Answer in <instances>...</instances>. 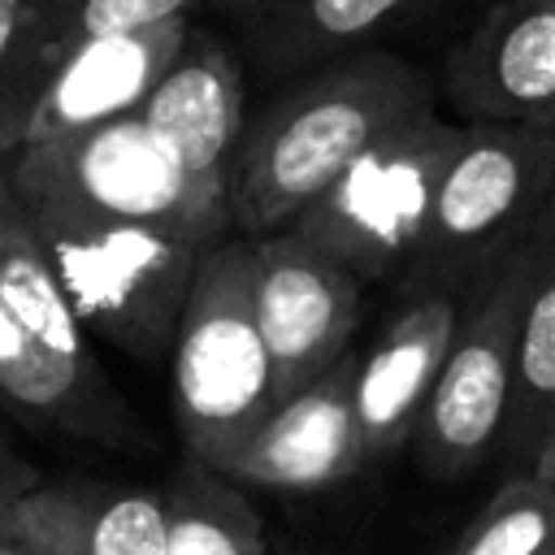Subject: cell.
Segmentation results:
<instances>
[{"label": "cell", "mask_w": 555, "mask_h": 555, "mask_svg": "<svg viewBox=\"0 0 555 555\" xmlns=\"http://www.w3.org/2000/svg\"><path fill=\"white\" fill-rule=\"evenodd\" d=\"M199 9H204V0H48L43 22H39V43H35V65H30L35 95H39L43 78L52 74V65L65 52H74L78 43L121 35V30L160 26L173 17H195Z\"/></svg>", "instance_id": "d6986e66"}, {"label": "cell", "mask_w": 555, "mask_h": 555, "mask_svg": "<svg viewBox=\"0 0 555 555\" xmlns=\"http://www.w3.org/2000/svg\"><path fill=\"white\" fill-rule=\"evenodd\" d=\"M0 165L87 334L139 364L169 360L204 256L234 238L225 191L139 117L22 143Z\"/></svg>", "instance_id": "6da1fadb"}, {"label": "cell", "mask_w": 555, "mask_h": 555, "mask_svg": "<svg viewBox=\"0 0 555 555\" xmlns=\"http://www.w3.org/2000/svg\"><path fill=\"white\" fill-rule=\"evenodd\" d=\"M0 555H48L39 542H30L9 516H4V507H0Z\"/></svg>", "instance_id": "7402d4cb"}, {"label": "cell", "mask_w": 555, "mask_h": 555, "mask_svg": "<svg viewBox=\"0 0 555 555\" xmlns=\"http://www.w3.org/2000/svg\"><path fill=\"white\" fill-rule=\"evenodd\" d=\"M507 256L473 273L390 286L395 304L382 330L369 338V347H360V364H356V421H360L364 464H382L403 447H412L416 421L434 395V382L451 356V343L464 317L473 312V304L481 299V291L507 264Z\"/></svg>", "instance_id": "52a82bcc"}, {"label": "cell", "mask_w": 555, "mask_h": 555, "mask_svg": "<svg viewBox=\"0 0 555 555\" xmlns=\"http://www.w3.org/2000/svg\"><path fill=\"white\" fill-rule=\"evenodd\" d=\"M191 30H195L191 17H173L160 26L87 39L74 52H65L43 78L22 121L17 147L61 139L74 130H91L117 117H134L143 100L156 91V82L165 78V69L178 61Z\"/></svg>", "instance_id": "8fae6325"}, {"label": "cell", "mask_w": 555, "mask_h": 555, "mask_svg": "<svg viewBox=\"0 0 555 555\" xmlns=\"http://www.w3.org/2000/svg\"><path fill=\"white\" fill-rule=\"evenodd\" d=\"M4 416V412H0ZM43 477H39V468L9 442V434H4V425H0V503H13V499H22L26 490H35Z\"/></svg>", "instance_id": "44dd1931"}, {"label": "cell", "mask_w": 555, "mask_h": 555, "mask_svg": "<svg viewBox=\"0 0 555 555\" xmlns=\"http://www.w3.org/2000/svg\"><path fill=\"white\" fill-rule=\"evenodd\" d=\"M551 416H555V204L538 225L533 278H529L525 317H520L516 386H512V412H507V434L499 451L507 473H525L538 464Z\"/></svg>", "instance_id": "2e32d148"}, {"label": "cell", "mask_w": 555, "mask_h": 555, "mask_svg": "<svg viewBox=\"0 0 555 555\" xmlns=\"http://www.w3.org/2000/svg\"><path fill=\"white\" fill-rule=\"evenodd\" d=\"M551 486H555V416H551V429H546V442H542V451H538V464H533Z\"/></svg>", "instance_id": "cb8c5ba5"}, {"label": "cell", "mask_w": 555, "mask_h": 555, "mask_svg": "<svg viewBox=\"0 0 555 555\" xmlns=\"http://www.w3.org/2000/svg\"><path fill=\"white\" fill-rule=\"evenodd\" d=\"M538 225L529 238L516 243L507 264L494 273V282L481 291V299L464 317L451 343V356L434 382V395L416 421L408 451L416 455V468L429 481H442V486L468 481L503 451Z\"/></svg>", "instance_id": "8992f818"}, {"label": "cell", "mask_w": 555, "mask_h": 555, "mask_svg": "<svg viewBox=\"0 0 555 555\" xmlns=\"http://www.w3.org/2000/svg\"><path fill=\"white\" fill-rule=\"evenodd\" d=\"M269 0H204V9H212V13H221V17H234L238 26L251 17V13H260Z\"/></svg>", "instance_id": "603a6c76"}, {"label": "cell", "mask_w": 555, "mask_h": 555, "mask_svg": "<svg viewBox=\"0 0 555 555\" xmlns=\"http://www.w3.org/2000/svg\"><path fill=\"white\" fill-rule=\"evenodd\" d=\"M464 126L468 121H447L434 108L386 130L291 221V230L338 256L351 273H360L364 286H395L429 225Z\"/></svg>", "instance_id": "277c9868"}, {"label": "cell", "mask_w": 555, "mask_h": 555, "mask_svg": "<svg viewBox=\"0 0 555 555\" xmlns=\"http://www.w3.org/2000/svg\"><path fill=\"white\" fill-rule=\"evenodd\" d=\"M555 542V486L538 473H507L460 529L447 555H542Z\"/></svg>", "instance_id": "ac0fdd59"}, {"label": "cell", "mask_w": 555, "mask_h": 555, "mask_svg": "<svg viewBox=\"0 0 555 555\" xmlns=\"http://www.w3.org/2000/svg\"><path fill=\"white\" fill-rule=\"evenodd\" d=\"M356 364L360 347H347L321 377L278 399L217 468L256 490H325L369 468L356 421Z\"/></svg>", "instance_id": "30bf717a"}, {"label": "cell", "mask_w": 555, "mask_h": 555, "mask_svg": "<svg viewBox=\"0 0 555 555\" xmlns=\"http://www.w3.org/2000/svg\"><path fill=\"white\" fill-rule=\"evenodd\" d=\"M169 382L182 447L212 468L278 403L273 356L256 317L251 238L234 234L204 256L173 330Z\"/></svg>", "instance_id": "3957f363"}, {"label": "cell", "mask_w": 555, "mask_h": 555, "mask_svg": "<svg viewBox=\"0 0 555 555\" xmlns=\"http://www.w3.org/2000/svg\"><path fill=\"white\" fill-rule=\"evenodd\" d=\"M251 269L256 317L273 356V395L286 399L351 347L364 282L291 225L251 238Z\"/></svg>", "instance_id": "ba28073f"}, {"label": "cell", "mask_w": 555, "mask_h": 555, "mask_svg": "<svg viewBox=\"0 0 555 555\" xmlns=\"http://www.w3.org/2000/svg\"><path fill=\"white\" fill-rule=\"evenodd\" d=\"M434 104L438 82L382 43L291 74L260 113H247L234 147L225 178L234 234L286 230L360 152Z\"/></svg>", "instance_id": "7a4b0ae2"}, {"label": "cell", "mask_w": 555, "mask_h": 555, "mask_svg": "<svg viewBox=\"0 0 555 555\" xmlns=\"http://www.w3.org/2000/svg\"><path fill=\"white\" fill-rule=\"evenodd\" d=\"M455 0H269L243 22V52L273 78L304 74L334 56L377 48Z\"/></svg>", "instance_id": "9a60e30c"}, {"label": "cell", "mask_w": 555, "mask_h": 555, "mask_svg": "<svg viewBox=\"0 0 555 555\" xmlns=\"http://www.w3.org/2000/svg\"><path fill=\"white\" fill-rule=\"evenodd\" d=\"M542 555H555V542H551V546H546V551H542Z\"/></svg>", "instance_id": "d4e9b609"}, {"label": "cell", "mask_w": 555, "mask_h": 555, "mask_svg": "<svg viewBox=\"0 0 555 555\" xmlns=\"http://www.w3.org/2000/svg\"><path fill=\"white\" fill-rule=\"evenodd\" d=\"M48 0H0V160L17 147L22 121L35 104V43Z\"/></svg>", "instance_id": "ffe728a7"}, {"label": "cell", "mask_w": 555, "mask_h": 555, "mask_svg": "<svg viewBox=\"0 0 555 555\" xmlns=\"http://www.w3.org/2000/svg\"><path fill=\"white\" fill-rule=\"evenodd\" d=\"M0 507L48 555H165L169 542V503L156 486L39 481Z\"/></svg>", "instance_id": "5bb4252c"}, {"label": "cell", "mask_w": 555, "mask_h": 555, "mask_svg": "<svg viewBox=\"0 0 555 555\" xmlns=\"http://www.w3.org/2000/svg\"><path fill=\"white\" fill-rule=\"evenodd\" d=\"M438 95L460 121L555 130V0H490L447 48Z\"/></svg>", "instance_id": "9c48e42d"}, {"label": "cell", "mask_w": 555, "mask_h": 555, "mask_svg": "<svg viewBox=\"0 0 555 555\" xmlns=\"http://www.w3.org/2000/svg\"><path fill=\"white\" fill-rule=\"evenodd\" d=\"M199 182L225 191L234 147L247 126L243 52L221 35L195 26L178 61L134 113Z\"/></svg>", "instance_id": "7c38bea8"}, {"label": "cell", "mask_w": 555, "mask_h": 555, "mask_svg": "<svg viewBox=\"0 0 555 555\" xmlns=\"http://www.w3.org/2000/svg\"><path fill=\"white\" fill-rule=\"evenodd\" d=\"M551 204L555 130L468 121L438 186L429 225L399 282L473 273L503 260L551 212Z\"/></svg>", "instance_id": "5b68a950"}, {"label": "cell", "mask_w": 555, "mask_h": 555, "mask_svg": "<svg viewBox=\"0 0 555 555\" xmlns=\"http://www.w3.org/2000/svg\"><path fill=\"white\" fill-rule=\"evenodd\" d=\"M0 412L26 429L61 434L104 451H147L152 434L108 382V373H74L48 356L17 312L0 299Z\"/></svg>", "instance_id": "4fadbf2b"}, {"label": "cell", "mask_w": 555, "mask_h": 555, "mask_svg": "<svg viewBox=\"0 0 555 555\" xmlns=\"http://www.w3.org/2000/svg\"><path fill=\"white\" fill-rule=\"evenodd\" d=\"M169 542L165 555H269L264 520L247 490L221 468L182 455L165 481Z\"/></svg>", "instance_id": "e0dca14e"}]
</instances>
